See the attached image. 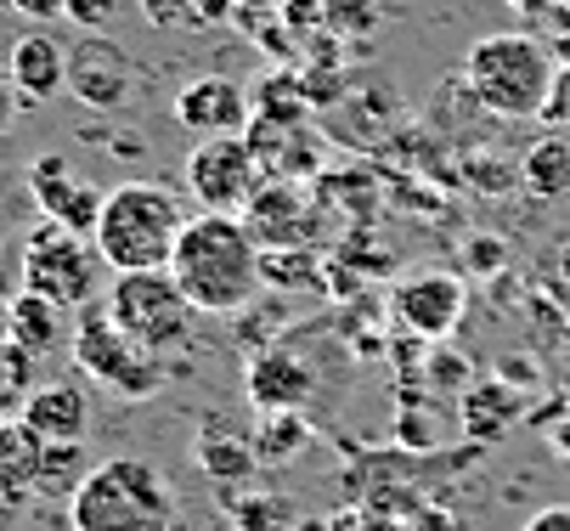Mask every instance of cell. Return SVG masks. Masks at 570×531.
Masks as SVG:
<instances>
[{
	"label": "cell",
	"mask_w": 570,
	"mask_h": 531,
	"mask_svg": "<svg viewBox=\"0 0 570 531\" xmlns=\"http://www.w3.org/2000/svg\"><path fill=\"white\" fill-rule=\"evenodd\" d=\"M170 277L198 317H243L266 288V249L243 215H193L170 255Z\"/></svg>",
	"instance_id": "cell-1"
},
{
	"label": "cell",
	"mask_w": 570,
	"mask_h": 531,
	"mask_svg": "<svg viewBox=\"0 0 570 531\" xmlns=\"http://www.w3.org/2000/svg\"><path fill=\"white\" fill-rule=\"evenodd\" d=\"M463 86L498 119H542L559 91V57L531 29L480 35L463 57Z\"/></svg>",
	"instance_id": "cell-2"
},
{
	"label": "cell",
	"mask_w": 570,
	"mask_h": 531,
	"mask_svg": "<svg viewBox=\"0 0 570 531\" xmlns=\"http://www.w3.org/2000/svg\"><path fill=\"white\" fill-rule=\"evenodd\" d=\"M176 520L181 509L170 475L136 452H114V459L91 464L86 481L68 492L73 531H176Z\"/></svg>",
	"instance_id": "cell-3"
},
{
	"label": "cell",
	"mask_w": 570,
	"mask_h": 531,
	"mask_svg": "<svg viewBox=\"0 0 570 531\" xmlns=\"http://www.w3.org/2000/svg\"><path fill=\"white\" fill-rule=\"evenodd\" d=\"M187 204L165 181H119L97 215V255L108 272H170V255L187 233Z\"/></svg>",
	"instance_id": "cell-4"
},
{
	"label": "cell",
	"mask_w": 570,
	"mask_h": 531,
	"mask_svg": "<svg viewBox=\"0 0 570 531\" xmlns=\"http://www.w3.org/2000/svg\"><path fill=\"white\" fill-rule=\"evenodd\" d=\"M68 362L86 373L97 391H108V396H119V402H153L158 391H165V356L141 351V345L108 317L102 299H97V306H86V312H73Z\"/></svg>",
	"instance_id": "cell-5"
},
{
	"label": "cell",
	"mask_w": 570,
	"mask_h": 531,
	"mask_svg": "<svg viewBox=\"0 0 570 531\" xmlns=\"http://www.w3.org/2000/svg\"><path fill=\"white\" fill-rule=\"evenodd\" d=\"M23 288L51 299L62 312H86L108 294V260L86 233H68L57 220H40L23 238Z\"/></svg>",
	"instance_id": "cell-6"
},
{
	"label": "cell",
	"mask_w": 570,
	"mask_h": 531,
	"mask_svg": "<svg viewBox=\"0 0 570 531\" xmlns=\"http://www.w3.org/2000/svg\"><path fill=\"white\" fill-rule=\"evenodd\" d=\"M108 317L153 356H176L193 340V299L181 294V283L170 272H114L108 294H102Z\"/></svg>",
	"instance_id": "cell-7"
},
{
	"label": "cell",
	"mask_w": 570,
	"mask_h": 531,
	"mask_svg": "<svg viewBox=\"0 0 570 531\" xmlns=\"http://www.w3.org/2000/svg\"><path fill=\"white\" fill-rule=\"evenodd\" d=\"M266 165L249 136H198L181 159V187L198 204V215H249V204L266 193Z\"/></svg>",
	"instance_id": "cell-8"
},
{
	"label": "cell",
	"mask_w": 570,
	"mask_h": 531,
	"mask_svg": "<svg viewBox=\"0 0 570 531\" xmlns=\"http://www.w3.org/2000/svg\"><path fill=\"white\" fill-rule=\"evenodd\" d=\"M141 91V68L136 57L108 40V35H79L68 46V97L86 102L91 114H125Z\"/></svg>",
	"instance_id": "cell-9"
},
{
	"label": "cell",
	"mask_w": 570,
	"mask_h": 531,
	"mask_svg": "<svg viewBox=\"0 0 570 531\" xmlns=\"http://www.w3.org/2000/svg\"><path fill=\"white\" fill-rule=\"evenodd\" d=\"M29 198L40 204V220H57V226H68V233H86V238H91L108 193L91 187L62 154H40V159L29 165Z\"/></svg>",
	"instance_id": "cell-10"
},
{
	"label": "cell",
	"mask_w": 570,
	"mask_h": 531,
	"mask_svg": "<svg viewBox=\"0 0 570 531\" xmlns=\"http://www.w3.org/2000/svg\"><path fill=\"white\" fill-rule=\"evenodd\" d=\"M249 119H255V97L226 73H198L176 91V125L193 136H243Z\"/></svg>",
	"instance_id": "cell-11"
},
{
	"label": "cell",
	"mask_w": 570,
	"mask_h": 531,
	"mask_svg": "<svg viewBox=\"0 0 570 531\" xmlns=\"http://www.w3.org/2000/svg\"><path fill=\"white\" fill-rule=\"evenodd\" d=\"M390 312L406 334H424V340H446L463 323V283L452 272H419L395 283L390 294Z\"/></svg>",
	"instance_id": "cell-12"
},
{
	"label": "cell",
	"mask_w": 570,
	"mask_h": 531,
	"mask_svg": "<svg viewBox=\"0 0 570 531\" xmlns=\"http://www.w3.org/2000/svg\"><path fill=\"white\" fill-rule=\"evenodd\" d=\"M7 73H12V86L23 97V108H46L68 91V46L51 35V29H29L12 40L7 51Z\"/></svg>",
	"instance_id": "cell-13"
},
{
	"label": "cell",
	"mask_w": 570,
	"mask_h": 531,
	"mask_svg": "<svg viewBox=\"0 0 570 531\" xmlns=\"http://www.w3.org/2000/svg\"><path fill=\"white\" fill-rule=\"evenodd\" d=\"M23 424L51 446L86 441L91 435V391L79 385V378H40L29 407H23Z\"/></svg>",
	"instance_id": "cell-14"
},
{
	"label": "cell",
	"mask_w": 570,
	"mask_h": 531,
	"mask_svg": "<svg viewBox=\"0 0 570 531\" xmlns=\"http://www.w3.org/2000/svg\"><path fill=\"white\" fill-rule=\"evenodd\" d=\"M249 396L261 413H299L316 396V373L283 345V351H261L249 362Z\"/></svg>",
	"instance_id": "cell-15"
},
{
	"label": "cell",
	"mask_w": 570,
	"mask_h": 531,
	"mask_svg": "<svg viewBox=\"0 0 570 531\" xmlns=\"http://www.w3.org/2000/svg\"><path fill=\"white\" fill-rule=\"evenodd\" d=\"M46 486V441L23 419H0V503L18 509Z\"/></svg>",
	"instance_id": "cell-16"
},
{
	"label": "cell",
	"mask_w": 570,
	"mask_h": 531,
	"mask_svg": "<svg viewBox=\"0 0 570 531\" xmlns=\"http://www.w3.org/2000/svg\"><path fill=\"white\" fill-rule=\"evenodd\" d=\"M7 340L23 345L35 362H40V356H57L62 345H73V312H62V306H51V299H40V294L23 288V294H12Z\"/></svg>",
	"instance_id": "cell-17"
},
{
	"label": "cell",
	"mask_w": 570,
	"mask_h": 531,
	"mask_svg": "<svg viewBox=\"0 0 570 531\" xmlns=\"http://www.w3.org/2000/svg\"><path fill=\"white\" fill-rule=\"evenodd\" d=\"M243 220H249V233L261 238V249H299V238L311 233V209H305V198L288 187V181H266V193L249 204V215H243Z\"/></svg>",
	"instance_id": "cell-18"
},
{
	"label": "cell",
	"mask_w": 570,
	"mask_h": 531,
	"mask_svg": "<svg viewBox=\"0 0 570 531\" xmlns=\"http://www.w3.org/2000/svg\"><path fill=\"white\" fill-rule=\"evenodd\" d=\"M193 459L204 464V475L215 486H237V481H249L255 475V441H232V435H198L193 441Z\"/></svg>",
	"instance_id": "cell-19"
},
{
	"label": "cell",
	"mask_w": 570,
	"mask_h": 531,
	"mask_svg": "<svg viewBox=\"0 0 570 531\" xmlns=\"http://www.w3.org/2000/svg\"><path fill=\"white\" fill-rule=\"evenodd\" d=\"M136 7L158 35H193V29L220 23L232 12V0H136Z\"/></svg>",
	"instance_id": "cell-20"
},
{
	"label": "cell",
	"mask_w": 570,
	"mask_h": 531,
	"mask_svg": "<svg viewBox=\"0 0 570 531\" xmlns=\"http://www.w3.org/2000/svg\"><path fill=\"white\" fill-rule=\"evenodd\" d=\"M35 385H40V362L23 345L0 340V419H23Z\"/></svg>",
	"instance_id": "cell-21"
},
{
	"label": "cell",
	"mask_w": 570,
	"mask_h": 531,
	"mask_svg": "<svg viewBox=\"0 0 570 531\" xmlns=\"http://www.w3.org/2000/svg\"><path fill=\"white\" fill-rule=\"evenodd\" d=\"M520 176H525V193H537V198L570 193V141H559V136L537 141L525 154V165H520Z\"/></svg>",
	"instance_id": "cell-22"
},
{
	"label": "cell",
	"mask_w": 570,
	"mask_h": 531,
	"mask_svg": "<svg viewBox=\"0 0 570 531\" xmlns=\"http://www.w3.org/2000/svg\"><path fill=\"white\" fill-rule=\"evenodd\" d=\"M514 402H509V391L503 385H480V391H469L463 396V424H469V435H480V441H498L509 424H514Z\"/></svg>",
	"instance_id": "cell-23"
},
{
	"label": "cell",
	"mask_w": 570,
	"mask_h": 531,
	"mask_svg": "<svg viewBox=\"0 0 570 531\" xmlns=\"http://www.w3.org/2000/svg\"><path fill=\"white\" fill-rule=\"evenodd\" d=\"M305 435H311V430H305L294 413H266L249 441H255V459H261V464H288V459H299Z\"/></svg>",
	"instance_id": "cell-24"
},
{
	"label": "cell",
	"mask_w": 570,
	"mask_h": 531,
	"mask_svg": "<svg viewBox=\"0 0 570 531\" xmlns=\"http://www.w3.org/2000/svg\"><path fill=\"white\" fill-rule=\"evenodd\" d=\"M232 520L243 525V531H294V514H288V503L283 498H261V492H249L237 509H232Z\"/></svg>",
	"instance_id": "cell-25"
},
{
	"label": "cell",
	"mask_w": 570,
	"mask_h": 531,
	"mask_svg": "<svg viewBox=\"0 0 570 531\" xmlns=\"http://www.w3.org/2000/svg\"><path fill=\"white\" fill-rule=\"evenodd\" d=\"M119 18V0H68V12L62 23H73L79 35H108Z\"/></svg>",
	"instance_id": "cell-26"
},
{
	"label": "cell",
	"mask_w": 570,
	"mask_h": 531,
	"mask_svg": "<svg viewBox=\"0 0 570 531\" xmlns=\"http://www.w3.org/2000/svg\"><path fill=\"white\" fill-rule=\"evenodd\" d=\"M7 7L18 12V18H29V23H40V29H51L62 12H68V0H7Z\"/></svg>",
	"instance_id": "cell-27"
},
{
	"label": "cell",
	"mask_w": 570,
	"mask_h": 531,
	"mask_svg": "<svg viewBox=\"0 0 570 531\" xmlns=\"http://www.w3.org/2000/svg\"><path fill=\"white\" fill-rule=\"evenodd\" d=\"M18 108H23V97H18V86H12L7 62H0V136H7V130L18 125Z\"/></svg>",
	"instance_id": "cell-28"
},
{
	"label": "cell",
	"mask_w": 570,
	"mask_h": 531,
	"mask_svg": "<svg viewBox=\"0 0 570 531\" xmlns=\"http://www.w3.org/2000/svg\"><path fill=\"white\" fill-rule=\"evenodd\" d=\"M520 531H570V503H553V509H542V514H531Z\"/></svg>",
	"instance_id": "cell-29"
},
{
	"label": "cell",
	"mask_w": 570,
	"mask_h": 531,
	"mask_svg": "<svg viewBox=\"0 0 570 531\" xmlns=\"http://www.w3.org/2000/svg\"><path fill=\"white\" fill-rule=\"evenodd\" d=\"M469 255H474V260H480V266H474V272H498V260H503V249H498V244H474V249H469Z\"/></svg>",
	"instance_id": "cell-30"
},
{
	"label": "cell",
	"mask_w": 570,
	"mask_h": 531,
	"mask_svg": "<svg viewBox=\"0 0 570 531\" xmlns=\"http://www.w3.org/2000/svg\"><path fill=\"white\" fill-rule=\"evenodd\" d=\"M232 7H237L243 18H255V12H266V7H283V0H232Z\"/></svg>",
	"instance_id": "cell-31"
},
{
	"label": "cell",
	"mask_w": 570,
	"mask_h": 531,
	"mask_svg": "<svg viewBox=\"0 0 570 531\" xmlns=\"http://www.w3.org/2000/svg\"><path fill=\"white\" fill-rule=\"evenodd\" d=\"M509 7H514V12H542L548 0H509Z\"/></svg>",
	"instance_id": "cell-32"
},
{
	"label": "cell",
	"mask_w": 570,
	"mask_h": 531,
	"mask_svg": "<svg viewBox=\"0 0 570 531\" xmlns=\"http://www.w3.org/2000/svg\"><path fill=\"white\" fill-rule=\"evenodd\" d=\"M294 531H334V525H322V520H305V525H294Z\"/></svg>",
	"instance_id": "cell-33"
},
{
	"label": "cell",
	"mask_w": 570,
	"mask_h": 531,
	"mask_svg": "<svg viewBox=\"0 0 570 531\" xmlns=\"http://www.w3.org/2000/svg\"><path fill=\"white\" fill-rule=\"evenodd\" d=\"M553 7H564V12H570V0H553Z\"/></svg>",
	"instance_id": "cell-34"
},
{
	"label": "cell",
	"mask_w": 570,
	"mask_h": 531,
	"mask_svg": "<svg viewBox=\"0 0 570 531\" xmlns=\"http://www.w3.org/2000/svg\"><path fill=\"white\" fill-rule=\"evenodd\" d=\"M0 514H7V503H0Z\"/></svg>",
	"instance_id": "cell-35"
}]
</instances>
